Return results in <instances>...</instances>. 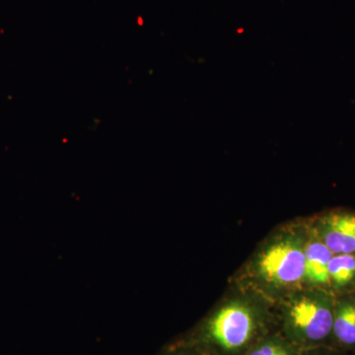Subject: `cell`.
Returning a JSON list of instances; mask_svg holds the SVG:
<instances>
[{
    "label": "cell",
    "instance_id": "8",
    "mask_svg": "<svg viewBox=\"0 0 355 355\" xmlns=\"http://www.w3.org/2000/svg\"><path fill=\"white\" fill-rule=\"evenodd\" d=\"M302 350L286 338L263 336L245 355H301Z\"/></svg>",
    "mask_w": 355,
    "mask_h": 355
},
{
    "label": "cell",
    "instance_id": "9",
    "mask_svg": "<svg viewBox=\"0 0 355 355\" xmlns=\"http://www.w3.org/2000/svg\"><path fill=\"white\" fill-rule=\"evenodd\" d=\"M167 355H209L197 345H183L171 350Z\"/></svg>",
    "mask_w": 355,
    "mask_h": 355
},
{
    "label": "cell",
    "instance_id": "2",
    "mask_svg": "<svg viewBox=\"0 0 355 355\" xmlns=\"http://www.w3.org/2000/svg\"><path fill=\"white\" fill-rule=\"evenodd\" d=\"M307 238L291 229L273 238L257 254L254 277L268 291H291L305 282V246Z\"/></svg>",
    "mask_w": 355,
    "mask_h": 355
},
{
    "label": "cell",
    "instance_id": "3",
    "mask_svg": "<svg viewBox=\"0 0 355 355\" xmlns=\"http://www.w3.org/2000/svg\"><path fill=\"white\" fill-rule=\"evenodd\" d=\"M335 302L323 291L304 292L294 296L284 311V329L287 340L301 349H313L333 334Z\"/></svg>",
    "mask_w": 355,
    "mask_h": 355
},
{
    "label": "cell",
    "instance_id": "1",
    "mask_svg": "<svg viewBox=\"0 0 355 355\" xmlns=\"http://www.w3.org/2000/svg\"><path fill=\"white\" fill-rule=\"evenodd\" d=\"M261 326L260 314L253 306L245 301H232L207 320L200 340L193 345L209 355L246 354L258 342Z\"/></svg>",
    "mask_w": 355,
    "mask_h": 355
},
{
    "label": "cell",
    "instance_id": "4",
    "mask_svg": "<svg viewBox=\"0 0 355 355\" xmlns=\"http://www.w3.org/2000/svg\"><path fill=\"white\" fill-rule=\"evenodd\" d=\"M315 235L334 254H355V214L331 211L318 219Z\"/></svg>",
    "mask_w": 355,
    "mask_h": 355
},
{
    "label": "cell",
    "instance_id": "10",
    "mask_svg": "<svg viewBox=\"0 0 355 355\" xmlns=\"http://www.w3.org/2000/svg\"><path fill=\"white\" fill-rule=\"evenodd\" d=\"M301 355H330L328 354H324V352H318V350H315V347L313 349H303L302 352H301Z\"/></svg>",
    "mask_w": 355,
    "mask_h": 355
},
{
    "label": "cell",
    "instance_id": "5",
    "mask_svg": "<svg viewBox=\"0 0 355 355\" xmlns=\"http://www.w3.org/2000/svg\"><path fill=\"white\" fill-rule=\"evenodd\" d=\"M334 254L316 235L305 246V282L314 287L331 286L329 263Z\"/></svg>",
    "mask_w": 355,
    "mask_h": 355
},
{
    "label": "cell",
    "instance_id": "7",
    "mask_svg": "<svg viewBox=\"0 0 355 355\" xmlns=\"http://www.w3.org/2000/svg\"><path fill=\"white\" fill-rule=\"evenodd\" d=\"M330 284L343 289L355 282V254H334L329 263Z\"/></svg>",
    "mask_w": 355,
    "mask_h": 355
},
{
    "label": "cell",
    "instance_id": "6",
    "mask_svg": "<svg viewBox=\"0 0 355 355\" xmlns=\"http://www.w3.org/2000/svg\"><path fill=\"white\" fill-rule=\"evenodd\" d=\"M331 336L343 347H355V299L343 298L335 303Z\"/></svg>",
    "mask_w": 355,
    "mask_h": 355
}]
</instances>
